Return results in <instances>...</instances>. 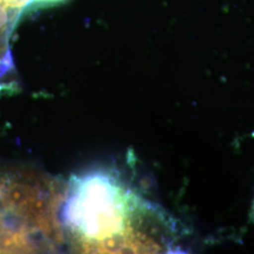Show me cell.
Returning <instances> with one entry per match:
<instances>
[{
  "mask_svg": "<svg viewBox=\"0 0 254 254\" xmlns=\"http://www.w3.org/2000/svg\"><path fill=\"white\" fill-rule=\"evenodd\" d=\"M59 219L64 242L73 253L152 254L178 249L174 219L110 171L72 177Z\"/></svg>",
  "mask_w": 254,
  "mask_h": 254,
  "instance_id": "obj_1",
  "label": "cell"
},
{
  "mask_svg": "<svg viewBox=\"0 0 254 254\" xmlns=\"http://www.w3.org/2000/svg\"><path fill=\"white\" fill-rule=\"evenodd\" d=\"M19 173H0V253L56 250L61 226L54 219L53 200Z\"/></svg>",
  "mask_w": 254,
  "mask_h": 254,
  "instance_id": "obj_2",
  "label": "cell"
},
{
  "mask_svg": "<svg viewBox=\"0 0 254 254\" xmlns=\"http://www.w3.org/2000/svg\"><path fill=\"white\" fill-rule=\"evenodd\" d=\"M32 8L31 0H0V95L17 88L10 41L22 14Z\"/></svg>",
  "mask_w": 254,
  "mask_h": 254,
  "instance_id": "obj_3",
  "label": "cell"
},
{
  "mask_svg": "<svg viewBox=\"0 0 254 254\" xmlns=\"http://www.w3.org/2000/svg\"><path fill=\"white\" fill-rule=\"evenodd\" d=\"M33 1L35 3L36 7H43V6H49V5L57 4L64 0H33Z\"/></svg>",
  "mask_w": 254,
  "mask_h": 254,
  "instance_id": "obj_4",
  "label": "cell"
},
{
  "mask_svg": "<svg viewBox=\"0 0 254 254\" xmlns=\"http://www.w3.org/2000/svg\"></svg>",
  "mask_w": 254,
  "mask_h": 254,
  "instance_id": "obj_5",
  "label": "cell"
}]
</instances>
